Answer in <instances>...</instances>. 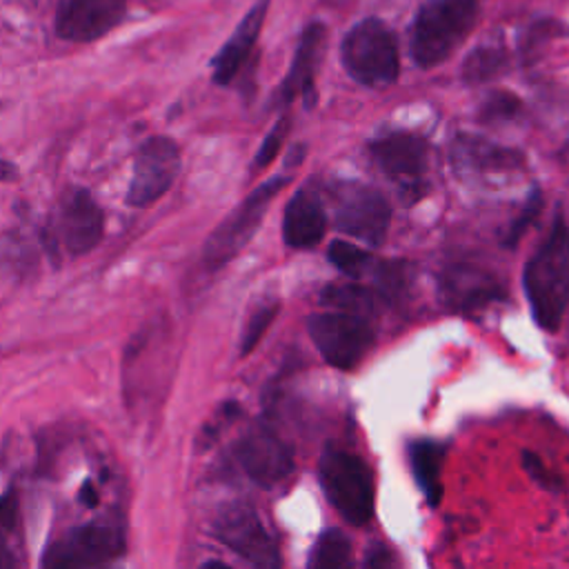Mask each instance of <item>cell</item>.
Segmentation results:
<instances>
[{"label":"cell","mask_w":569,"mask_h":569,"mask_svg":"<svg viewBox=\"0 0 569 569\" xmlns=\"http://www.w3.org/2000/svg\"><path fill=\"white\" fill-rule=\"evenodd\" d=\"M267 9H269V0H258L238 22V27L220 47V51L211 58V76L216 84H229L238 76V71L247 62L260 36L262 22L267 18Z\"/></svg>","instance_id":"obj_15"},{"label":"cell","mask_w":569,"mask_h":569,"mask_svg":"<svg viewBox=\"0 0 569 569\" xmlns=\"http://www.w3.org/2000/svg\"><path fill=\"white\" fill-rule=\"evenodd\" d=\"M180 164V147L173 138L149 136L142 140L133 158V171L124 196L127 204L144 209L158 202L173 187Z\"/></svg>","instance_id":"obj_6"},{"label":"cell","mask_w":569,"mask_h":569,"mask_svg":"<svg viewBox=\"0 0 569 569\" xmlns=\"http://www.w3.org/2000/svg\"><path fill=\"white\" fill-rule=\"evenodd\" d=\"M340 58L356 82L373 89L389 87L400 71L396 36L378 18L360 20L349 29L340 44Z\"/></svg>","instance_id":"obj_3"},{"label":"cell","mask_w":569,"mask_h":569,"mask_svg":"<svg viewBox=\"0 0 569 569\" xmlns=\"http://www.w3.org/2000/svg\"><path fill=\"white\" fill-rule=\"evenodd\" d=\"M451 160L467 173H505L522 167V158L516 151L469 136H460L453 142Z\"/></svg>","instance_id":"obj_18"},{"label":"cell","mask_w":569,"mask_h":569,"mask_svg":"<svg viewBox=\"0 0 569 569\" xmlns=\"http://www.w3.org/2000/svg\"><path fill=\"white\" fill-rule=\"evenodd\" d=\"M18 502L16 496H0V569H18Z\"/></svg>","instance_id":"obj_24"},{"label":"cell","mask_w":569,"mask_h":569,"mask_svg":"<svg viewBox=\"0 0 569 569\" xmlns=\"http://www.w3.org/2000/svg\"><path fill=\"white\" fill-rule=\"evenodd\" d=\"M369 151L380 171L396 182L409 200L422 193L427 171V144L422 138L411 133H389L371 142Z\"/></svg>","instance_id":"obj_13"},{"label":"cell","mask_w":569,"mask_h":569,"mask_svg":"<svg viewBox=\"0 0 569 569\" xmlns=\"http://www.w3.org/2000/svg\"><path fill=\"white\" fill-rule=\"evenodd\" d=\"M207 569H229L227 565H222V562H209L207 565Z\"/></svg>","instance_id":"obj_34"},{"label":"cell","mask_w":569,"mask_h":569,"mask_svg":"<svg viewBox=\"0 0 569 569\" xmlns=\"http://www.w3.org/2000/svg\"><path fill=\"white\" fill-rule=\"evenodd\" d=\"M322 302L333 307L336 311L356 313V316H362V318H367L376 309L373 291H369L360 284H349V282L327 287L322 291Z\"/></svg>","instance_id":"obj_23"},{"label":"cell","mask_w":569,"mask_h":569,"mask_svg":"<svg viewBox=\"0 0 569 569\" xmlns=\"http://www.w3.org/2000/svg\"><path fill=\"white\" fill-rule=\"evenodd\" d=\"M409 460L420 491L431 505H438L442 496V447L433 440H418L409 449Z\"/></svg>","instance_id":"obj_21"},{"label":"cell","mask_w":569,"mask_h":569,"mask_svg":"<svg viewBox=\"0 0 569 569\" xmlns=\"http://www.w3.org/2000/svg\"><path fill=\"white\" fill-rule=\"evenodd\" d=\"M236 458L242 471L262 487L280 482L293 467L289 447L269 427H253L247 431L236 447Z\"/></svg>","instance_id":"obj_14"},{"label":"cell","mask_w":569,"mask_h":569,"mask_svg":"<svg viewBox=\"0 0 569 569\" xmlns=\"http://www.w3.org/2000/svg\"><path fill=\"white\" fill-rule=\"evenodd\" d=\"M289 184V178L276 176L256 187L207 238L202 247V260L207 269H220L231 262L258 231L269 202Z\"/></svg>","instance_id":"obj_5"},{"label":"cell","mask_w":569,"mask_h":569,"mask_svg":"<svg viewBox=\"0 0 569 569\" xmlns=\"http://www.w3.org/2000/svg\"><path fill=\"white\" fill-rule=\"evenodd\" d=\"M369 258L371 256L362 247H358L349 240H333L329 244L331 264L351 278H358L365 271V267L369 264Z\"/></svg>","instance_id":"obj_26"},{"label":"cell","mask_w":569,"mask_h":569,"mask_svg":"<svg viewBox=\"0 0 569 569\" xmlns=\"http://www.w3.org/2000/svg\"><path fill=\"white\" fill-rule=\"evenodd\" d=\"M287 131H289V118L282 116V118L271 127V131L264 136V140L260 142L258 153H256V158H253V167L262 169V167H267V164L278 156V151H280V147H282V142H284Z\"/></svg>","instance_id":"obj_28"},{"label":"cell","mask_w":569,"mask_h":569,"mask_svg":"<svg viewBox=\"0 0 569 569\" xmlns=\"http://www.w3.org/2000/svg\"><path fill=\"white\" fill-rule=\"evenodd\" d=\"M51 222L62 244V251H67L71 258L93 251L104 236L102 207L89 189L78 184L64 189L56 220Z\"/></svg>","instance_id":"obj_11"},{"label":"cell","mask_w":569,"mask_h":569,"mask_svg":"<svg viewBox=\"0 0 569 569\" xmlns=\"http://www.w3.org/2000/svg\"><path fill=\"white\" fill-rule=\"evenodd\" d=\"M80 498L87 507H96L98 505V491L93 487V482H84L82 489H80Z\"/></svg>","instance_id":"obj_33"},{"label":"cell","mask_w":569,"mask_h":569,"mask_svg":"<svg viewBox=\"0 0 569 569\" xmlns=\"http://www.w3.org/2000/svg\"><path fill=\"white\" fill-rule=\"evenodd\" d=\"M124 549L122 531L113 525H84L51 542L42 558V569H93Z\"/></svg>","instance_id":"obj_9"},{"label":"cell","mask_w":569,"mask_h":569,"mask_svg":"<svg viewBox=\"0 0 569 569\" xmlns=\"http://www.w3.org/2000/svg\"><path fill=\"white\" fill-rule=\"evenodd\" d=\"M320 485L327 500L351 525H367L373 516V478L356 453L329 449L320 458Z\"/></svg>","instance_id":"obj_4"},{"label":"cell","mask_w":569,"mask_h":569,"mask_svg":"<svg viewBox=\"0 0 569 569\" xmlns=\"http://www.w3.org/2000/svg\"><path fill=\"white\" fill-rule=\"evenodd\" d=\"M525 467H527V471H529V476H533V478H538L540 482H549V476H547V469H545V465L533 456V453H525Z\"/></svg>","instance_id":"obj_31"},{"label":"cell","mask_w":569,"mask_h":569,"mask_svg":"<svg viewBox=\"0 0 569 569\" xmlns=\"http://www.w3.org/2000/svg\"><path fill=\"white\" fill-rule=\"evenodd\" d=\"M507 64L505 51L498 47H478L476 51H471L462 64V78L471 84L476 82H485L493 76H498Z\"/></svg>","instance_id":"obj_25"},{"label":"cell","mask_w":569,"mask_h":569,"mask_svg":"<svg viewBox=\"0 0 569 569\" xmlns=\"http://www.w3.org/2000/svg\"><path fill=\"white\" fill-rule=\"evenodd\" d=\"M40 247L22 229H0V278L11 284H27L38 276Z\"/></svg>","instance_id":"obj_19"},{"label":"cell","mask_w":569,"mask_h":569,"mask_svg":"<svg viewBox=\"0 0 569 569\" xmlns=\"http://www.w3.org/2000/svg\"><path fill=\"white\" fill-rule=\"evenodd\" d=\"M213 533L224 547L240 556L249 569H282L280 549L251 507H224L216 518Z\"/></svg>","instance_id":"obj_8"},{"label":"cell","mask_w":569,"mask_h":569,"mask_svg":"<svg viewBox=\"0 0 569 569\" xmlns=\"http://www.w3.org/2000/svg\"><path fill=\"white\" fill-rule=\"evenodd\" d=\"M278 313V302H262L260 307H256L242 329V338H240V356H247L249 351H253V347L260 342V338L264 336V331L269 329V325L273 322Z\"/></svg>","instance_id":"obj_27"},{"label":"cell","mask_w":569,"mask_h":569,"mask_svg":"<svg viewBox=\"0 0 569 569\" xmlns=\"http://www.w3.org/2000/svg\"><path fill=\"white\" fill-rule=\"evenodd\" d=\"M325 40H327V31H325V27L320 22H313V24H309L305 29V33L300 36L298 49L293 53L289 73L282 80V87H280V93H278L280 102L287 104L298 93H307L309 96V89L313 87L316 69H318L320 58H322Z\"/></svg>","instance_id":"obj_17"},{"label":"cell","mask_w":569,"mask_h":569,"mask_svg":"<svg viewBox=\"0 0 569 569\" xmlns=\"http://www.w3.org/2000/svg\"><path fill=\"white\" fill-rule=\"evenodd\" d=\"M327 231V213L320 198L307 189L298 191L282 218V238L293 249H309L322 240Z\"/></svg>","instance_id":"obj_16"},{"label":"cell","mask_w":569,"mask_h":569,"mask_svg":"<svg viewBox=\"0 0 569 569\" xmlns=\"http://www.w3.org/2000/svg\"><path fill=\"white\" fill-rule=\"evenodd\" d=\"M516 109H518L516 96H511V93H507V91H496V93H491V96L487 98V102L482 104L480 116H482V120H489V122H493V120H507V118H511V116L516 113Z\"/></svg>","instance_id":"obj_29"},{"label":"cell","mask_w":569,"mask_h":569,"mask_svg":"<svg viewBox=\"0 0 569 569\" xmlns=\"http://www.w3.org/2000/svg\"><path fill=\"white\" fill-rule=\"evenodd\" d=\"M389 220L391 209L378 189L358 182H345L336 189L333 222L342 233L380 244L387 236Z\"/></svg>","instance_id":"obj_10"},{"label":"cell","mask_w":569,"mask_h":569,"mask_svg":"<svg viewBox=\"0 0 569 569\" xmlns=\"http://www.w3.org/2000/svg\"><path fill=\"white\" fill-rule=\"evenodd\" d=\"M351 540L340 529H325L313 542L307 560V569H351Z\"/></svg>","instance_id":"obj_22"},{"label":"cell","mask_w":569,"mask_h":569,"mask_svg":"<svg viewBox=\"0 0 569 569\" xmlns=\"http://www.w3.org/2000/svg\"><path fill=\"white\" fill-rule=\"evenodd\" d=\"M127 7L129 0H58L53 31L64 42H96L124 20Z\"/></svg>","instance_id":"obj_12"},{"label":"cell","mask_w":569,"mask_h":569,"mask_svg":"<svg viewBox=\"0 0 569 569\" xmlns=\"http://www.w3.org/2000/svg\"><path fill=\"white\" fill-rule=\"evenodd\" d=\"M478 0H427L411 27V56L422 69L436 67L467 38L476 22Z\"/></svg>","instance_id":"obj_2"},{"label":"cell","mask_w":569,"mask_h":569,"mask_svg":"<svg viewBox=\"0 0 569 569\" xmlns=\"http://www.w3.org/2000/svg\"><path fill=\"white\" fill-rule=\"evenodd\" d=\"M525 291L536 322L556 331L569 302V229L556 218L547 240L525 267Z\"/></svg>","instance_id":"obj_1"},{"label":"cell","mask_w":569,"mask_h":569,"mask_svg":"<svg viewBox=\"0 0 569 569\" xmlns=\"http://www.w3.org/2000/svg\"><path fill=\"white\" fill-rule=\"evenodd\" d=\"M500 287L491 276L473 267H453L442 278V296L449 307L476 309L500 298Z\"/></svg>","instance_id":"obj_20"},{"label":"cell","mask_w":569,"mask_h":569,"mask_svg":"<svg viewBox=\"0 0 569 569\" xmlns=\"http://www.w3.org/2000/svg\"><path fill=\"white\" fill-rule=\"evenodd\" d=\"M309 336L320 356L336 369H353L373 345V329L367 318L345 311L311 316Z\"/></svg>","instance_id":"obj_7"},{"label":"cell","mask_w":569,"mask_h":569,"mask_svg":"<svg viewBox=\"0 0 569 569\" xmlns=\"http://www.w3.org/2000/svg\"><path fill=\"white\" fill-rule=\"evenodd\" d=\"M18 176H20L18 164L11 162V160L0 158V182H16Z\"/></svg>","instance_id":"obj_32"},{"label":"cell","mask_w":569,"mask_h":569,"mask_svg":"<svg viewBox=\"0 0 569 569\" xmlns=\"http://www.w3.org/2000/svg\"><path fill=\"white\" fill-rule=\"evenodd\" d=\"M540 204H542V202H540V196L533 191L531 198H529V202L525 204V211L513 220V224H511V229H509V233H507V242H509V244H516L518 238L527 231V227L531 224V220L538 216Z\"/></svg>","instance_id":"obj_30"}]
</instances>
